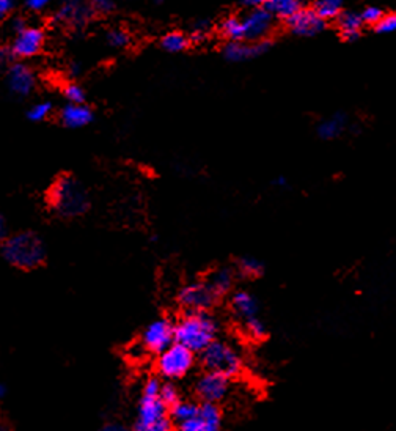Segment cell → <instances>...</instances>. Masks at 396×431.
Listing matches in <instances>:
<instances>
[{"label":"cell","mask_w":396,"mask_h":431,"mask_svg":"<svg viewBox=\"0 0 396 431\" xmlns=\"http://www.w3.org/2000/svg\"><path fill=\"white\" fill-rule=\"evenodd\" d=\"M219 320L211 312H186L174 323V342L193 353H201L219 339Z\"/></svg>","instance_id":"cell-1"},{"label":"cell","mask_w":396,"mask_h":431,"mask_svg":"<svg viewBox=\"0 0 396 431\" xmlns=\"http://www.w3.org/2000/svg\"><path fill=\"white\" fill-rule=\"evenodd\" d=\"M2 257L10 266L21 271H33L44 263L46 247L33 232H21L4 239Z\"/></svg>","instance_id":"cell-2"},{"label":"cell","mask_w":396,"mask_h":431,"mask_svg":"<svg viewBox=\"0 0 396 431\" xmlns=\"http://www.w3.org/2000/svg\"><path fill=\"white\" fill-rule=\"evenodd\" d=\"M48 205L62 218H77L89 210V195L82 185L70 175L60 177L48 192Z\"/></svg>","instance_id":"cell-3"},{"label":"cell","mask_w":396,"mask_h":431,"mask_svg":"<svg viewBox=\"0 0 396 431\" xmlns=\"http://www.w3.org/2000/svg\"><path fill=\"white\" fill-rule=\"evenodd\" d=\"M200 366L207 372L236 378L244 370V358L239 348L231 342L216 339L200 353Z\"/></svg>","instance_id":"cell-4"},{"label":"cell","mask_w":396,"mask_h":431,"mask_svg":"<svg viewBox=\"0 0 396 431\" xmlns=\"http://www.w3.org/2000/svg\"><path fill=\"white\" fill-rule=\"evenodd\" d=\"M160 387H162V381L158 376H148L143 381L137 403L136 420H134V431L151 427L154 423L170 417V408L160 399Z\"/></svg>","instance_id":"cell-5"},{"label":"cell","mask_w":396,"mask_h":431,"mask_svg":"<svg viewBox=\"0 0 396 431\" xmlns=\"http://www.w3.org/2000/svg\"><path fill=\"white\" fill-rule=\"evenodd\" d=\"M196 366V353L174 342L156 358L159 378L165 381H178L189 375Z\"/></svg>","instance_id":"cell-6"},{"label":"cell","mask_w":396,"mask_h":431,"mask_svg":"<svg viewBox=\"0 0 396 431\" xmlns=\"http://www.w3.org/2000/svg\"><path fill=\"white\" fill-rule=\"evenodd\" d=\"M219 299L205 279L184 284L177 293L178 306L184 312H210Z\"/></svg>","instance_id":"cell-7"},{"label":"cell","mask_w":396,"mask_h":431,"mask_svg":"<svg viewBox=\"0 0 396 431\" xmlns=\"http://www.w3.org/2000/svg\"><path fill=\"white\" fill-rule=\"evenodd\" d=\"M193 394H196L198 401L205 403H222L231 394V378H226L224 375L207 372L197 376L193 381Z\"/></svg>","instance_id":"cell-8"},{"label":"cell","mask_w":396,"mask_h":431,"mask_svg":"<svg viewBox=\"0 0 396 431\" xmlns=\"http://www.w3.org/2000/svg\"><path fill=\"white\" fill-rule=\"evenodd\" d=\"M139 343L146 354H160L174 343V325L169 318H156L143 329Z\"/></svg>","instance_id":"cell-9"},{"label":"cell","mask_w":396,"mask_h":431,"mask_svg":"<svg viewBox=\"0 0 396 431\" xmlns=\"http://www.w3.org/2000/svg\"><path fill=\"white\" fill-rule=\"evenodd\" d=\"M177 431H224L222 411L216 403L200 401L198 413L189 420L174 425Z\"/></svg>","instance_id":"cell-10"},{"label":"cell","mask_w":396,"mask_h":431,"mask_svg":"<svg viewBox=\"0 0 396 431\" xmlns=\"http://www.w3.org/2000/svg\"><path fill=\"white\" fill-rule=\"evenodd\" d=\"M91 10L89 0H62L53 18L60 24L79 29L90 21Z\"/></svg>","instance_id":"cell-11"},{"label":"cell","mask_w":396,"mask_h":431,"mask_svg":"<svg viewBox=\"0 0 396 431\" xmlns=\"http://www.w3.org/2000/svg\"><path fill=\"white\" fill-rule=\"evenodd\" d=\"M286 25L298 37H314L326 29V21L313 8H302L286 19Z\"/></svg>","instance_id":"cell-12"},{"label":"cell","mask_w":396,"mask_h":431,"mask_svg":"<svg viewBox=\"0 0 396 431\" xmlns=\"http://www.w3.org/2000/svg\"><path fill=\"white\" fill-rule=\"evenodd\" d=\"M243 23L245 39H248L250 43L263 42L272 30L274 16L266 8H255L247 13Z\"/></svg>","instance_id":"cell-13"},{"label":"cell","mask_w":396,"mask_h":431,"mask_svg":"<svg viewBox=\"0 0 396 431\" xmlns=\"http://www.w3.org/2000/svg\"><path fill=\"white\" fill-rule=\"evenodd\" d=\"M6 85L15 96H29L35 89V76L27 65L19 62L11 63L6 71Z\"/></svg>","instance_id":"cell-14"},{"label":"cell","mask_w":396,"mask_h":431,"mask_svg":"<svg viewBox=\"0 0 396 431\" xmlns=\"http://www.w3.org/2000/svg\"><path fill=\"white\" fill-rule=\"evenodd\" d=\"M230 312L233 318L238 321V325H243V323L258 316V299L247 289H236L230 298Z\"/></svg>","instance_id":"cell-15"},{"label":"cell","mask_w":396,"mask_h":431,"mask_svg":"<svg viewBox=\"0 0 396 431\" xmlns=\"http://www.w3.org/2000/svg\"><path fill=\"white\" fill-rule=\"evenodd\" d=\"M43 42L44 35L41 30L35 29V27H27L25 30L18 33L10 48L15 52L16 57L27 58L37 56L39 49L43 48Z\"/></svg>","instance_id":"cell-16"},{"label":"cell","mask_w":396,"mask_h":431,"mask_svg":"<svg viewBox=\"0 0 396 431\" xmlns=\"http://www.w3.org/2000/svg\"><path fill=\"white\" fill-rule=\"evenodd\" d=\"M269 48L271 42H267V39L255 43L230 42L224 46V57L228 62H244V60L263 56L264 52L269 51Z\"/></svg>","instance_id":"cell-17"},{"label":"cell","mask_w":396,"mask_h":431,"mask_svg":"<svg viewBox=\"0 0 396 431\" xmlns=\"http://www.w3.org/2000/svg\"><path fill=\"white\" fill-rule=\"evenodd\" d=\"M60 120H62V123L66 127L76 130V127H82L91 123L93 112L90 107L84 104H68L60 112Z\"/></svg>","instance_id":"cell-18"},{"label":"cell","mask_w":396,"mask_h":431,"mask_svg":"<svg viewBox=\"0 0 396 431\" xmlns=\"http://www.w3.org/2000/svg\"><path fill=\"white\" fill-rule=\"evenodd\" d=\"M234 279H236V273L231 268H217L206 275V282L214 289L219 298H224L233 289Z\"/></svg>","instance_id":"cell-19"},{"label":"cell","mask_w":396,"mask_h":431,"mask_svg":"<svg viewBox=\"0 0 396 431\" xmlns=\"http://www.w3.org/2000/svg\"><path fill=\"white\" fill-rule=\"evenodd\" d=\"M337 24L340 29V35L343 37L347 42H354V39H357L360 37V30L362 27H364V19H362L360 15L352 11H343L341 15L337 18Z\"/></svg>","instance_id":"cell-20"},{"label":"cell","mask_w":396,"mask_h":431,"mask_svg":"<svg viewBox=\"0 0 396 431\" xmlns=\"http://www.w3.org/2000/svg\"><path fill=\"white\" fill-rule=\"evenodd\" d=\"M264 8L271 13L274 18L279 19H290L302 10L300 0H267Z\"/></svg>","instance_id":"cell-21"},{"label":"cell","mask_w":396,"mask_h":431,"mask_svg":"<svg viewBox=\"0 0 396 431\" xmlns=\"http://www.w3.org/2000/svg\"><path fill=\"white\" fill-rule=\"evenodd\" d=\"M346 115L345 113H333L332 117L322 120L318 126V136L321 139H335L338 137L346 127Z\"/></svg>","instance_id":"cell-22"},{"label":"cell","mask_w":396,"mask_h":431,"mask_svg":"<svg viewBox=\"0 0 396 431\" xmlns=\"http://www.w3.org/2000/svg\"><path fill=\"white\" fill-rule=\"evenodd\" d=\"M200 401H191V400H181L177 405L170 406L169 416L173 422V425H178V423L192 419L193 416L198 413Z\"/></svg>","instance_id":"cell-23"},{"label":"cell","mask_w":396,"mask_h":431,"mask_svg":"<svg viewBox=\"0 0 396 431\" xmlns=\"http://www.w3.org/2000/svg\"><path fill=\"white\" fill-rule=\"evenodd\" d=\"M220 33H222V37H225L228 42H243V39H245L243 19L236 16L224 19L222 24H220Z\"/></svg>","instance_id":"cell-24"},{"label":"cell","mask_w":396,"mask_h":431,"mask_svg":"<svg viewBox=\"0 0 396 431\" xmlns=\"http://www.w3.org/2000/svg\"><path fill=\"white\" fill-rule=\"evenodd\" d=\"M345 0H314L313 10L327 21V19H337L343 13Z\"/></svg>","instance_id":"cell-25"},{"label":"cell","mask_w":396,"mask_h":431,"mask_svg":"<svg viewBox=\"0 0 396 431\" xmlns=\"http://www.w3.org/2000/svg\"><path fill=\"white\" fill-rule=\"evenodd\" d=\"M236 273L239 275H243V277L255 279L263 275L264 265L255 257H241L236 261Z\"/></svg>","instance_id":"cell-26"},{"label":"cell","mask_w":396,"mask_h":431,"mask_svg":"<svg viewBox=\"0 0 396 431\" xmlns=\"http://www.w3.org/2000/svg\"><path fill=\"white\" fill-rule=\"evenodd\" d=\"M239 329H241V332H243V335H245L248 340H253V342H261L267 337V327L264 323L260 320V316L248 320L243 323V325H239Z\"/></svg>","instance_id":"cell-27"},{"label":"cell","mask_w":396,"mask_h":431,"mask_svg":"<svg viewBox=\"0 0 396 431\" xmlns=\"http://www.w3.org/2000/svg\"><path fill=\"white\" fill-rule=\"evenodd\" d=\"M187 44H189V39H187L184 33L181 32H169L167 35H164L162 39H160L162 49L172 54L183 52L187 48Z\"/></svg>","instance_id":"cell-28"},{"label":"cell","mask_w":396,"mask_h":431,"mask_svg":"<svg viewBox=\"0 0 396 431\" xmlns=\"http://www.w3.org/2000/svg\"><path fill=\"white\" fill-rule=\"evenodd\" d=\"M160 399H162V401L169 408L173 406V405H177L178 401L183 400V399H181V392H179L178 386L173 381L162 382V387H160Z\"/></svg>","instance_id":"cell-29"},{"label":"cell","mask_w":396,"mask_h":431,"mask_svg":"<svg viewBox=\"0 0 396 431\" xmlns=\"http://www.w3.org/2000/svg\"><path fill=\"white\" fill-rule=\"evenodd\" d=\"M51 111L52 104L48 103V101H41V103H37L30 107L29 112H27V117L32 121H41L49 115Z\"/></svg>","instance_id":"cell-30"},{"label":"cell","mask_w":396,"mask_h":431,"mask_svg":"<svg viewBox=\"0 0 396 431\" xmlns=\"http://www.w3.org/2000/svg\"><path fill=\"white\" fill-rule=\"evenodd\" d=\"M107 43L112 48H124V46L129 44V35L122 29H113L107 33Z\"/></svg>","instance_id":"cell-31"},{"label":"cell","mask_w":396,"mask_h":431,"mask_svg":"<svg viewBox=\"0 0 396 431\" xmlns=\"http://www.w3.org/2000/svg\"><path fill=\"white\" fill-rule=\"evenodd\" d=\"M63 96L66 98V101H68L70 104H84L85 93L79 85L68 84V85H65V89H63Z\"/></svg>","instance_id":"cell-32"},{"label":"cell","mask_w":396,"mask_h":431,"mask_svg":"<svg viewBox=\"0 0 396 431\" xmlns=\"http://www.w3.org/2000/svg\"><path fill=\"white\" fill-rule=\"evenodd\" d=\"M362 19H364V24H370V25H376L378 24L382 18H384V13L379 8V6H366V8L360 13Z\"/></svg>","instance_id":"cell-33"},{"label":"cell","mask_w":396,"mask_h":431,"mask_svg":"<svg viewBox=\"0 0 396 431\" xmlns=\"http://www.w3.org/2000/svg\"><path fill=\"white\" fill-rule=\"evenodd\" d=\"M374 29L378 33H392L396 32V13H390V15H384V18L374 25Z\"/></svg>","instance_id":"cell-34"},{"label":"cell","mask_w":396,"mask_h":431,"mask_svg":"<svg viewBox=\"0 0 396 431\" xmlns=\"http://www.w3.org/2000/svg\"><path fill=\"white\" fill-rule=\"evenodd\" d=\"M91 8L101 11V13H109L115 6V0H89Z\"/></svg>","instance_id":"cell-35"},{"label":"cell","mask_w":396,"mask_h":431,"mask_svg":"<svg viewBox=\"0 0 396 431\" xmlns=\"http://www.w3.org/2000/svg\"><path fill=\"white\" fill-rule=\"evenodd\" d=\"M207 30H210V23L200 21L196 27H193V33H192L193 42H200V39H203L206 37Z\"/></svg>","instance_id":"cell-36"},{"label":"cell","mask_w":396,"mask_h":431,"mask_svg":"<svg viewBox=\"0 0 396 431\" xmlns=\"http://www.w3.org/2000/svg\"><path fill=\"white\" fill-rule=\"evenodd\" d=\"M173 428H174V425H173L172 419H170V417H167V419L160 420L158 423H154V425H151V427H146L143 430H139V431H172Z\"/></svg>","instance_id":"cell-37"},{"label":"cell","mask_w":396,"mask_h":431,"mask_svg":"<svg viewBox=\"0 0 396 431\" xmlns=\"http://www.w3.org/2000/svg\"><path fill=\"white\" fill-rule=\"evenodd\" d=\"M27 8L32 10V11H41L43 8H46L48 6V4L51 2V0H24Z\"/></svg>","instance_id":"cell-38"},{"label":"cell","mask_w":396,"mask_h":431,"mask_svg":"<svg viewBox=\"0 0 396 431\" xmlns=\"http://www.w3.org/2000/svg\"><path fill=\"white\" fill-rule=\"evenodd\" d=\"M10 29L11 32H15V35H18V33H21L23 30L27 29L25 21L23 18H13L10 21Z\"/></svg>","instance_id":"cell-39"},{"label":"cell","mask_w":396,"mask_h":431,"mask_svg":"<svg viewBox=\"0 0 396 431\" xmlns=\"http://www.w3.org/2000/svg\"><path fill=\"white\" fill-rule=\"evenodd\" d=\"M15 52L11 51L10 46H6V48H2V52H0V60H2V63H13V58H15Z\"/></svg>","instance_id":"cell-40"},{"label":"cell","mask_w":396,"mask_h":431,"mask_svg":"<svg viewBox=\"0 0 396 431\" xmlns=\"http://www.w3.org/2000/svg\"><path fill=\"white\" fill-rule=\"evenodd\" d=\"M267 0H241V4H243L245 8H250V10H255V8H264Z\"/></svg>","instance_id":"cell-41"},{"label":"cell","mask_w":396,"mask_h":431,"mask_svg":"<svg viewBox=\"0 0 396 431\" xmlns=\"http://www.w3.org/2000/svg\"><path fill=\"white\" fill-rule=\"evenodd\" d=\"M99 431H129V430H127L123 423H120V422H109V423H106L104 427H101Z\"/></svg>","instance_id":"cell-42"},{"label":"cell","mask_w":396,"mask_h":431,"mask_svg":"<svg viewBox=\"0 0 396 431\" xmlns=\"http://www.w3.org/2000/svg\"><path fill=\"white\" fill-rule=\"evenodd\" d=\"M13 8H15V0H0V13H2V16L8 15Z\"/></svg>","instance_id":"cell-43"},{"label":"cell","mask_w":396,"mask_h":431,"mask_svg":"<svg viewBox=\"0 0 396 431\" xmlns=\"http://www.w3.org/2000/svg\"><path fill=\"white\" fill-rule=\"evenodd\" d=\"M79 73H80V66L76 65V63H72V65H71V68H70V74H71V76H77Z\"/></svg>","instance_id":"cell-44"},{"label":"cell","mask_w":396,"mask_h":431,"mask_svg":"<svg viewBox=\"0 0 396 431\" xmlns=\"http://www.w3.org/2000/svg\"><path fill=\"white\" fill-rule=\"evenodd\" d=\"M0 396H2V399H5V396H6V386H5V382L0 384Z\"/></svg>","instance_id":"cell-45"},{"label":"cell","mask_w":396,"mask_h":431,"mask_svg":"<svg viewBox=\"0 0 396 431\" xmlns=\"http://www.w3.org/2000/svg\"><path fill=\"white\" fill-rule=\"evenodd\" d=\"M275 185H277V186H286V178H283V177L277 178V180H275Z\"/></svg>","instance_id":"cell-46"},{"label":"cell","mask_w":396,"mask_h":431,"mask_svg":"<svg viewBox=\"0 0 396 431\" xmlns=\"http://www.w3.org/2000/svg\"><path fill=\"white\" fill-rule=\"evenodd\" d=\"M154 2H156V4H162L164 0H154Z\"/></svg>","instance_id":"cell-47"}]
</instances>
